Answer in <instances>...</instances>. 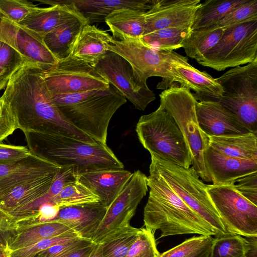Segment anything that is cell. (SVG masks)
Listing matches in <instances>:
<instances>
[{
	"mask_svg": "<svg viewBox=\"0 0 257 257\" xmlns=\"http://www.w3.org/2000/svg\"><path fill=\"white\" fill-rule=\"evenodd\" d=\"M0 257H8V247L1 243H0Z\"/></svg>",
	"mask_w": 257,
	"mask_h": 257,
	"instance_id": "obj_54",
	"label": "cell"
},
{
	"mask_svg": "<svg viewBox=\"0 0 257 257\" xmlns=\"http://www.w3.org/2000/svg\"><path fill=\"white\" fill-rule=\"evenodd\" d=\"M24 134L32 154L60 167L75 165L79 172L124 168L107 144L86 143L57 134L35 132Z\"/></svg>",
	"mask_w": 257,
	"mask_h": 257,
	"instance_id": "obj_3",
	"label": "cell"
},
{
	"mask_svg": "<svg viewBox=\"0 0 257 257\" xmlns=\"http://www.w3.org/2000/svg\"><path fill=\"white\" fill-rule=\"evenodd\" d=\"M113 39L106 31L87 24L76 38L70 55L93 66L108 50L107 46Z\"/></svg>",
	"mask_w": 257,
	"mask_h": 257,
	"instance_id": "obj_24",
	"label": "cell"
},
{
	"mask_svg": "<svg viewBox=\"0 0 257 257\" xmlns=\"http://www.w3.org/2000/svg\"><path fill=\"white\" fill-rule=\"evenodd\" d=\"M25 63L22 56L11 45L0 40V69L12 72Z\"/></svg>",
	"mask_w": 257,
	"mask_h": 257,
	"instance_id": "obj_43",
	"label": "cell"
},
{
	"mask_svg": "<svg viewBox=\"0 0 257 257\" xmlns=\"http://www.w3.org/2000/svg\"><path fill=\"white\" fill-rule=\"evenodd\" d=\"M88 257H103L102 246L100 242L95 243Z\"/></svg>",
	"mask_w": 257,
	"mask_h": 257,
	"instance_id": "obj_52",
	"label": "cell"
},
{
	"mask_svg": "<svg viewBox=\"0 0 257 257\" xmlns=\"http://www.w3.org/2000/svg\"><path fill=\"white\" fill-rule=\"evenodd\" d=\"M244 237L247 241L245 257H257V236Z\"/></svg>",
	"mask_w": 257,
	"mask_h": 257,
	"instance_id": "obj_50",
	"label": "cell"
},
{
	"mask_svg": "<svg viewBox=\"0 0 257 257\" xmlns=\"http://www.w3.org/2000/svg\"><path fill=\"white\" fill-rule=\"evenodd\" d=\"M36 1L51 6L45 8L39 7L28 15L19 24L43 37L68 21L82 16L73 5L66 2L65 0Z\"/></svg>",
	"mask_w": 257,
	"mask_h": 257,
	"instance_id": "obj_23",
	"label": "cell"
},
{
	"mask_svg": "<svg viewBox=\"0 0 257 257\" xmlns=\"http://www.w3.org/2000/svg\"><path fill=\"white\" fill-rule=\"evenodd\" d=\"M2 17L0 16V26H1V22H2Z\"/></svg>",
	"mask_w": 257,
	"mask_h": 257,
	"instance_id": "obj_56",
	"label": "cell"
},
{
	"mask_svg": "<svg viewBox=\"0 0 257 257\" xmlns=\"http://www.w3.org/2000/svg\"><path fill=\"white\" fill-rule=\"evenodd\" d=\"M148 191L147 177L140 170L133 173L118 195L107 207L93 241L98 243L108 234L130 225L138 205Z\"/></svg>",
	"mask_w": 257,
	"mask_h": 257,
	"instance_id": "obj_14",
	"label": "cell"
},
{
	"mask_svg": "<svg viewBox=\"0 0 257 257\" xmlns=\"http://www.w3.org/2000/svg\"><path fill=\"white\" fill-rule=\"evenodd\" d=\"M89 24L82 16L71 19L43 37V41L58 61L70 55L72 45L82 28Z\"/></svg>",
	"mask_w": 257,
	"mask_h": 257,
	"instance_id": "obj_29",
	"label": "cell"
},
{
	"mask_svg": "<svg viewBox=\"0 0 257 257\" xmlns=\"http://www.w3.org/2000/svg\"><path fill=\"white\" fill-rule=\"evenodd\" d=\"M79 237L75 233L47 238L32 245L8 251V257H35L38 253L55 245L70 241Z\"/></svg>",
	"mask_w": 257,
	"mask_h": 257,
	"instance_id": "obj_41",
	"label": "cell"
},
{
	"mask_svg": "<svg viewBox=\"0 0 257 257\" xmlns=\"http://www.w3.org/2000/svg\"><path fill=\"white\" fill-rule=\"evenodd\" d=\"M207 172L213 185L231 184L257 172V161L239 159L221 154L210 146L204 152Z\"/></svg>",
	"mask_w": 257,
	"mask_h": 257,
	"instance_id": "obj_21",
	"label": "cell"
},
{
	"mask_svg": "<svg viewBox=\"0 0 257 257\" xmlns=\"http://www.w3.org/2000/svg\"><path fill=\"white\" fill-rule=\"evenodd\" d=\"M192 30L190 28H165L143 36L141 39L158 50L171 52L183 47Z\"/></svg>",
	"mask_w": 257,
	"mask_h": 257,
	"instance_id": "obj_35",
	"label": "cell"
},
{
	"mask_svg": "<svg viewBox=\"0 0 257 257\" xmlns=\"http://www.w3.org/2000/svg\"><path fill=\"white\" fill-rule=\"evenodd\" d=\"M93 241L77 238L70 241L58 244L38 253L35 257H63L76 249L88 245Z\"/></svg>",
	"mask_w": 257,
	"mask_h": 257,
	"instance_id": "obj_44",
	"label": "cell"
},
{
	"mask_svg": "<svg viewBox=\"0 0 257 257\" xmlns=\"http://www.w3.org/2000/svg\"><path fill=\"white\" fill-rule=\"evenodd\" d=\"M14 72L6 73L0 75V91L6 87L9 78Z\"/></svg>",
	"mask_w": 257,
	"mask_h": 257,
	"instance_id": "obj_53",
	"label": "cell"
},
{
	"mask_svg": "<svg viewBox=\"0 0 257 257\" xmlns=\"http://www.w3.org/2000/svg\"><path fill=\"white\" fill-rule=\"evenodd\" d=\"M132 173L123 169H100L79 172L78 181L107 207L129 180Z\"/></svg>",
	"mask_w": 257,
	"mask_h": 257,
	"instance_id": "obj_20",
	"label": "cell"
},
{
	"mask_svg": "<svg viewBox=\"0 0 257 257\" xmlns=\"http://www.w3.org/2000/svg\"><path fill=\"white\" fill-rule=\"evenodd\" d=\"M257 60V21L225 29L219 42L198 63L221 71Z\"/></svg>",
	"mask_w": 257,
	"mask_h": 257,
	"instance_id": "obj_9",
	"label": "cell"
},
{
	"mask_svg": "<svg viewBox=\"0 0 257 257\" xmlns=\"http://www.w3.org/2000/svg\"><path fill=\"white\" fill-rule=\"evenodd\" d=\"M73 5L89 24L104 21L105 18L115 10L132 9L147 11L154 0H65Z\"/></svg>",
	"mask_w": 257,
	"mask_h": 257,
	"instance_id": "obj_25",
	"label": "cell"
},
{
	"mask_svg": "<svg viewBox=\"0 0 257 257\" xmlns=\"http://www.w3.org/2000/svg\"><path fill=\"white\" fill-rule=\"evenodd\" d=\"M17 129L19 125L15 116L0 97V144Z\"/></svg>",
	"mask_w": 257,
	"mask_h": 257,
	"instance_id": "obj_46",
	"label": "cell"
},
{
	"mask_svg": "<svg viewBox=\"0 0 257 257\" xmlns=\"http://www.w3.org/2000/svg\"><path fill=\"white\" fill-rule=\"evenodd\" d=\"M150 166L163 178L184 202L205 221L215 235L228 232L203 183L192 167L185 168L153 155Z\"/></svg>",
	"mask_w": 257,
	"mask_h": 257,
	"instance_id": "obj_7",
	"label": "cell"
},
{
	"mask_svg": "<svg viewBox=\"0 0 257 257\" xmlns=\"http://www.w3.org/2000/svg\"><path fill=\"white\" fill-rule=\"evenodd\" d=\"M216 79L223 91L219 102L257 135V60L231 68Z\"/></svg>",
	"mask_w": 257,
	"mask_h": 257,
	"instance_id": "obj_8",
	"label": "cell"
},
{
	"mask_svg": "<svg viewBox=\"0 0 257 257\" xmlns=\"http://www.w3.org/2000/svg\"><path fill=\"white\" fill-rule=\"evenodd\" d=\"M225 29L215 24L206 28L192 29L182 47L187 56L199 62L219 42Z\"/></svg>",
	"mask_w": 257,
	"mask_h": 257,
	"instance_id": "obj_32",
	"label": "cell"
},
{
	"mask_svg": "<svg viewBox=\"0 0 257 257\" xmlns=\"http://www.w3.org/2000/svg\"><path fill=\"white\" fill-rule=\"evenodd\" d=\"M254 21H257V0H248L231 11L216 24L220 27L227 28Z\"/></svg>",
	"mask_w": 257,
	"mask_h": 257,
	"instance_id": "obj_39",
	"label": "cell"
},
{
	"mask_svg": "<svg viewBox=\"0 0 257 257\" xmlns=\"http://www.w3.org/2000/svg\"><path fill=\"white\" fill-rule=\"evenodd\" d=\"M160 104L174 118L187 143L191 165L202 180L211 182L204 162L209 139L200 128L196 113L197 101L190 90L173 83L159 94Z\"/></svg>",
	"mask_w": 257,
	"mask_h": 257,
	"instance_id": "obj_6",
	"label": "cell"
},
{
	"mask_svg": "<svg viewBox=\"0 0 257 257\" xmlns=\"http://www.w3.org/2000/svg\"><path fill=\"white\" fill-rule=\"evenodd\" d=\"M146 12L132 9H120L104 19L113 36L119 40L126 38H140L146 27Z\"/></svg>",
	"mask_w": 257,
	"mask_h": 257,
	"instance_id": "obj_28",
	"label": "cell"
},
{
	"mask_svg": "<svg viewBox=\"0 0 257 257\" xmlns=\"http://www.w3.org/2000/svg\"><path fill=\"white\" fill-rule=\"evenodd\" d=\"M212 242L199 248L187 257H209Z\"/></svg>",
	"mask_w": 257,
	"mask_h": 257,
	"instance_id": "obj_51",
	"label": "cell"
},
{
	"mask_svg": "<svg viewBox=\"0 0 257 257\" xmlns=\"http://www.w3.org/2000/svg\"><path fill=\"white\" fill-rule=\"evenodd\" d=\"M99 202L98 197L77 181L65 187L47 203L60 208Z\"/></svg>",
	"mask_w": 257,
	"mask_h": 257,
	"instance_id": "obj_36",
	"label": "cell"
},
{
	"mask_svg": "<svg viewBox=\"0 0 257 257\" xmlns=\"http://www.w3.org/2000/svg\"><path fill=\"white\" fill-rule=\"evenodd\" d=\"M56 174L32 179L20 184L0 197V208L9 213L43 196Z\"/></svg>",
	"mask_w": 257,
	"mask_h": 257,
	"instance_id": "obj_26",
	"label": "cell"
},
{
	"mask_svg": "<svg viewBox=\"0 0 257 257\" xmlns=\"http://www.w3.org/2000/svg\"><path fill=\"white\" fill-rule=\"evenodd\" d=\"M248 0H206L201 3L194 18L192 29L215 25L231 11Z\"/></svg>",
	"mask_w": 257,
	"mask_h": 257,
	"instance_id": "obj_33",
	"label": "cell"
},
{
	"mask_svg": "<svg viewBox=\"0 0 257 257\" xmlns=\"http://www.w3.org/2000/svg\"><path fill=\"white\" fill-rule=\"evenodd\" d=\"M0 40L13 47L26 64L48 70L58 62L45 45L43 37L5 18L2 19L0 26Z\"/></svg>",
	"mask_w": 257,
	"mask_h": 257,
	"instance_id": "obj_15",
	"label": "cell"
},
{
	"mask_svg": "<svg viewBox=\"0 0 257 257\" xmlns=\"http://www.w3.org/2000/svg\"><path fill=\"white\" fill-rule=\"evenodd\" d=\"M74 232L67 226L53 219L31 224L21 228L15 232L8 242V250L9 251L20 249L45 239Z\"/></svg>",
	"mask_w": 257,
	"mask_h": 257,
	"instance_id": "obj_27",
	"label": "cell"
},
{
	"mask_svg": "<svg viewBox=\"0 0 257 257\" xmlns=\"http://www.w3.org/2000/svg\"><path fill=\"white\" fill-rule=\"evenodd\" d=\"M95 243L93 242L88 245L70 252L63 257H88Z\"/></svg>",
	"mask_w": 257,
	"mask_h": 257,
	"instance_id": "obj_49",
	"label": "cell"
},
{
	"mask_svg": "<svg viewBox=\"0 0 257 257\" xmlns=\"http://www.w3.org/2000/svg\"><path fill=\"white\" fill-rule=\"evenodd\" d=\"M171 72L173 83L194 91L193 95L197 101H218L222 96V87L216 79L191 66L186 57L178 54L171 62Z\"/></svg>",
	"mask_w": 257,
	"mask_h": 257,
	"instance_id": "obj_17",
	"label": "cell"
},
{
	"mask_svg": "<svg viewBox=\"0 0 257 257\" xmlns=\"http://www.w3.org/2000/svg\"><path fill=\"white\" fill-rule=\"evenodd\" d=\"M43 77L51 97L105 89L110 84L93 66L71 55L44 70Z\"/></svg>",
	"mask_w": 257,
	"mask_h": 257,
	"instance_id": "obj_11",
	"label": "cell"
},
{
	"mask_svg": "<svg viewBox=\"0 0 257 257\" xmlns=\"http://www.w3.org/2000/svg\"><path fill=\"white\" fill-rule=\"evenodd\" d=\"M136 131L151 155L186 169L190 167L191 154L183 135L161 104L155 111L140 117Z\"/></svg>",
	"mask_w": 257,
	"mask_h": 257,
	"instance_id": "obj_5",
	"label": "cell"
},
{
	"mask_svg": "<svg viewBox=\"0 0 257 257\" xmlns=\"http://www.w3.org/2000/svg\"><path fill=\"white\" fill-rule=\"evenodd\" d=\"M213 239L211 235L194 236L160 254L159 257H187L199 248L212 242Z\"/></svg>",
	"mask_w": 257,
	"mask_h": 257,
	"instance_id": "obj_42",
	"label": "cell"
},
{
	"mask_svg": "<svg viewBox=\"0 0 257 257\" xmlns=\"http://www.w3.org/2000/svg\"><path fill=\"white\" fill-rule=\"evenodd\" d=\"M78 173V168L75 165L61 167L47 193L40 198L12 211L9 214L15 220L37 214L39 208L42 205L48 203L65 187L77 181Z\"/></svg>",
	"mask_w": 257,
	"mask_h": 257,
	"instance_id": "obj_31",
	"label": "cell"
},
{
	"mask_svg": "<svg viewBox=\"0 0 257 257\" xmlns=\"http://www.w3.org/2000/svg\"><path fill=\"white\" fill-rule=\"evenodd\" d=\"M5 73H4L3 71H2L1 69H0V75L3 74H5Z\"/></svg>",
	"mask_w": 257,
	"mask_h": 257,
	"instance_id": "obj_55",
	"label": "cell"
},
{
	"mask_svg": "<svg viewBox=\"0 0 257 257\" xmlns=\"http://www.w3.org/2000/svg\"><path fill=\"white\" fill-rule=\"evenodd\" d=\"M38 8L26 0H0V16L18 24Z\"/></svg>",
	"mask_w": 257,
	"mask_h": 257,
	"instance_id": "obj_40",
	"label": "cell"
},
{
	"mask_svg": "<svg viewBox=\"0 0 257 257\" xmlns=\"http://www.w3.org/2000/svg\"><path fill=\"white\" fill-rule=\"evenodd\" d=\"M234 186L241 195L257 206V172L236 180Z\"/></svg>",
	"mask_w": 257,
	"mask_h": 257,
	"instance_id": "obj_45",
	"label": "cell"
},
{
	"mask_svg": "<svg viewBox=\"0 0 257 257\" xmlns=\"http://www.w3.org/2000/svg\"><path fill=\"white\" fill-rule=\"evenodd\" d=\"M106 209L99 202L62 207L53 220L67 226L79 237L93 241Z\"/></svg>",
	"mask_w": 257,
	"mask_h": 257,
	"instance_id": "obj_22",
	"label": "cell"
},
{
	"mask_svg": "<svg viewBox=\"0 0 257 257\" xmlns=\"http://www.w3.org/2000/svg\"><path fill=\"white\" fill-rule=\"evenodd\" d=\"M93 67L131 102L136 109L144 111L156 99L155 93L147 84L139 79L130 63L118 54L107 50Z\"/></svg>",
	"mask_w": 257,
	"mask_h": 257,
	"instance_id": "obj_13",
	"label": "cell"
},
{
	"mask_svg": "<svg viewBox=\"0 0 257 257\" xmlns=\"http://www.w3.org/2000/svg\"><path fill=\"white\" fill-rule=\"evenodd\" d=\"M215 236L209 257H245L247 241L244 236L230 232Z\"/></svg>",
	"mask_w": 257,
	"mask_h": 257,
	"instance_id": "obj_37",
	"label": "cell"
},
{
	"mask_svg": "<svg viewBox=\"0 0 257 257\" xmlns=\"http://www.w3.org/2000/svg\"><path fill=\"white\" fill-rule=\"evenodd\" d=\"M17 230V227L14 218L0 208V238L11 237Z\"/></svg>",
	"mask_w": 257,
	"mask_h": 257,
	"instance_id": "obj_48",
	"label": "cell"
},
{
	"mask_svg": "<svg viewBox=\"0 0 257 257\" xmlns=\"http://www.w3.org/2000/svg\"><path fill=\"white\" fill-rule=\"evenodd\" d=\"M31 154L27 147L0 144V164L17 161Z\"/></svg>",
	"mask_w": 257,
	"mask_h": 257,
	"instance_id": "obj_47",
	"label": "cell"
},
{
	"mask_svg": "<svg viewBox=\"0 0 257 257\" xmlns=\"http://www.w3.org/2000/svg\"><path fill=\"white\" fill-rule=\"evenodd\" d=\"M154 232L140 228L137 237L125 257H159Z\"/></svg>",
	"mask_w": 257,
	"mask_h": 257,
	"instance_id": "obj_38",
	"label": "cell"
},
{
	"mask_svg": "<svg viewBox=\"0 0 257 257\" xmlns=\"http://www.w3.org/2000/svg\"><path fill=\"white\" fill-rule=\"evenodd\" d=\"M43 69L25 63L11 75L1 97L24 132L53 133L95 144L62 115L53 100L43 77Z\"/></svg>",
	"mask_w": 257,
	"mask_h": 257,
	"instance_id": "obj_1",
	"label": "cell"
},
{
	"mask_svg": "<svg viewBox=\"0 0 257 257\" xmlns=\"http://www.w3.org/2000/svg\"><path fill=\"white\" fill-rule=\"evenodd\" d=\"M107 50L126 59L139 78L145 84L152 76L161 77L157 89H166L173 83L171 62L178 53L174 51L158 50L140 38H126L121 40L113 39Z\"/></svg>",
	"mask_w": 257,
	"mask_h": 257,
	"instance_id": "obj_10",
	"label": "cell"
},
{
	"mask_svg": "<svg viewBox=\"0 0 257 257\" xmlns=\"http://www.w3.org/2000/svg\"><path fill=\"white\" fill-rule=\"evenodd\" d=\"M206 190L228 232L257 236V206L241 195L234 184H206Z\"/></svg>",
	"mask_w": 257,
	"mask_h": 257,
	"instance_id": "obj_12",
	"label": "cell"
},
{
	"mask_svg": "<svg viewBox=\"0 0 257 257\" xmlns=\"http://www.w3.org/2000/svg\"><path fill=\"white\" fill-rule=\"evenodd\" d=\"M195 109L199 125L208 136H233L251 133L218 101H197Z\"/></svg>",
	"mask_w": 257,
	"mask_h": 257,
	"instance_id": "obj_18",
	"label": "cell"
},
{
	"mask_svg": "<svg viewBox=\"0 0 257 257\" xmlns=\"http://www.w3.org/2000/svg\"><path fill=\"white\" fill-rule=\"evenodd\" d=\"M201 3L200 0H154L151 9L146 12L143 36L165 28H192Z\"/></svg>",
	"mask_w": 257,
	"mask_h": 257,
	"instance_id": "obj_16",
	"label": "cell"
},
{
	"mask_svg": "<svg viewBox=\"0 0 257 257\" xmlns=\"http://www.w3.org/2000/svg\"><path fill=\"white\" fill-rule=\"evenodd\" d=\"M147 184L149 196L144 210L145 228L160 237L184 234L215 235L212 228L189 208L152 167Z\"/></svg>",
	"mask_w": 257,
	"mask_h": 257,
	"instance_id": "obj_2",
	"label": "cell"
},
{
	"mask_svg": "<svg viewBox=\"0 0 257 257\" xmlns=\"http://www.w3.org/2000/svg\"><path fill=\"white\" fill-rule=\"evenodd\" d=\"M71 124L96 142L106 144L108 127L113 114L127 101L112 84L108 88L52 97Z\"/></svg>",
	"mask_w": 257,
	"mask_h": 257,
	"instance_id": "obj_4",
	"label": "cell"
},
{
	"mask_svg": "<svg viewBox=\"0 0 257 257\" xmlns=\"http://www.w3.org/2000/svg\"><path fill=\"white\" fill-rule=\"evenodd\" d=\"M209 146L225 155L257 161V135L252 133L233 136H208Z\"/></svg>",
	"mask_w": 257,
	"mask_h": 257,
	"instance_id": "obj_30",
	"label": "cell"
},
{
	"mask_svg": "<svg viewBox=\"0 0 257 257\" xmlns=\"http://www.w3.org/2000/svg\"><path fill=\"white\" fill-rule=\"evenodd\" d=\"M60 168L33 154L17 161L0 164V197L25 181L55 174Z\"/></svg>",
	"mask_w": 257,
	"mask_h": 257,
	"instance_id": "obj_19",
	"label": "cell"
},
{
	"mask_svg": "<svg viewBox=\"0 0 257 257\" xmlns=\"http://www.w3.org/2000/svg\"><path fill=\"white\" fill-rule=\"evenodd\" d=\"M139 229L130 225L106 235L99 242L101 244L103 257H125Z\"/></svg>",
	"mask_w": 257,
	"mask_h": 257,
	"instance_id": "obj_34",
	"label": "cell"
}]
</instances>
